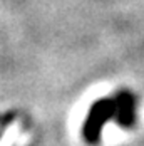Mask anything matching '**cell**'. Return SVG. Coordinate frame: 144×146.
<instances>
[{"instance_id": "6da1fadb", "label": "cell", "mask_w": 144, "mask_h": 146, "mask_svg": "<svg viewBox=\"0 0 144 146\" xmlns=\"http://www.w3.org/2000/svg\"><path fill=\"white\" fill-rule=\"evenodd\" d=\"M136 114V98L129 91H121L112 98L96 101L89 111L86 128L89 133H99V128L106 121L116 119L119 123H131Z\"/></svg>"}]
</instances>
